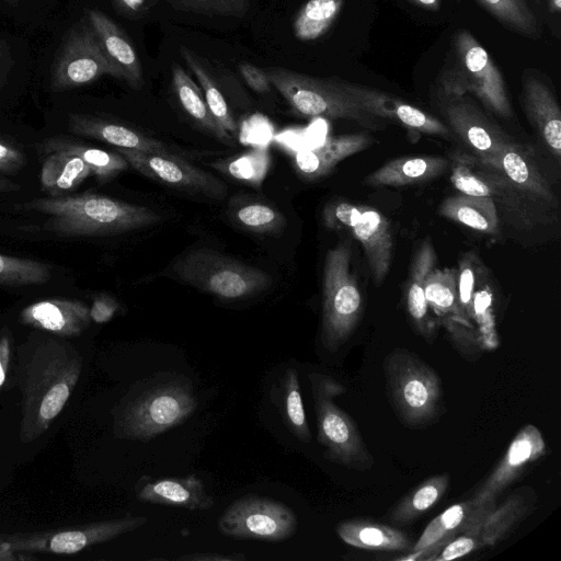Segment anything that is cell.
Here are the masks:
<instances>
[{
	"label": "cell",
	"instance_id": "cell-1",
	"mask_svg": "<svg viewBox=\"0 0 561 561\" xmlns=\"http://www.w3.org/2000/svg\"><path fill=\"white\" fill-rule=\"evenodd\" d=\"M81 370V355L65 341L45 337L21 347L18 377L22 443L37 439L49 428L70 399Z\"/></svg>",
	"mask_w": 561,
	"mask_h": 561
},
{
	"label": "cell",
	"instance_id": "cell-2",
	"mask_svg": "<svg viewBox=\"0 0 561 561\" xmlns=\"http://www.w3.org/2000/svg\"><path fill=\"white\" fill-rule=\"evenodd\" d=\"M192 381L159 373L134 385L114 410V433L122 439L148 442L184 423L196 410Z\"/></svg>",
	"mask_w": 561,
	"mask_h": 561
},
{
	"label": "cell",
	"instance_id": "cell-3",
	"mask_svg": "<svg viewBox=\"0 0 561 561\" xmlns=\"http://www.w3.org/2000/svg\"><path fill=\"white\" fill-rule=\"evenodd\" d=\"M21 208L47 215L44 228L61 237L121 234L157 225L162 219L149 207L90 192L34 198Z\"/></svg>",
	"mask_w": 561,
	"mask_h": 561
},
{
	"label": "cell",
	"instance_id": "cell-4",
	"mask_svg": "<svg viewBox=\"0 0 561 561\" xmlns=\"http://www.w3.org/2000/svg\"><path fill=\"white\" fill-rule=\"evenodd\" d=\"M391 405L409 427L431 424L442 412L443 387L437 373L413 352L394 348L383 359Z\"/></svg>",
	"mask_w": 561,
	"mask_h": 561
},
{
	"label": "cell",
	"instance_id": "cell-5",
	"mask_svg": "<svg viewBox=\"0 0 561 561\" xmlns=\"http://www.w3.org/2000/svg\"><path fill=\"white\" fill-rule=\"evenodd\" d=\"M168 270L172 277L225 300L252 297L272 284L263 270L207 248L184 252Z\"/></svg>",
	"mask_w": 561,
	"mask_h": 561
},
{
	"label": "cell",
	"instance_id": "cell-6",
	"mask_svg": "<svg viewBox=\"0 0 561 561\" xmlns=\"http://www.w3.org/2000/svg\"><path fill=\"white\" fill-rule=\"evenodd\" d=\"M264 71L299 116L348 119L368 129L382 127L380 118L365 112L342 89L340 78L313 77L285 67H267Z\"/></svg>",
	"mask_w": 561,
	"mask_h": 561
},
{
	"label": "cell",
	"instance_id": "cell-7",
	"mask_svg": "<svg viewBox=\"0 0 561 561\" xmlns=\"http://www.w3.org/2000/svg\"><path fill=\"white\" fill-rule=\"evenodd\" d=\"M453 60L439 77L443 95L472 94L495 114L508 118L512 105L501 70L467 30L454 37Z\"/></svg>",
	"mask_w": 561,
	"mask_h": 561
},
{
	"label": "cell",
	"instance_id": "cell-8",
	"mask_svg": "<svg viewBox=\"0 0 561 561\" xmlns=\"http://www.w3.org/2000/svg\"><path fill=\"white\" fill-rule=\"evenodd\" d=\"M350 241L327 252L322 279L321 341L330 352L339 350L352 336L363 312V298L351 271Z\"/></svg>",
	"mask_w": 561,
	"mask_h": 561
},
{
	"label": "cell",
	"instance_id": "cell-9",
	"mask_svg": "<svg viewBox=\"0 0 561 561\" xmlns=\"http://www.w3.org/2000/svg\"><path fill=\"white\" fill-rule=\"evenodd\" d=\"M309 380L317 416L318 442L324 448V457L351 469H370L374 457L355 422L334 402L335 397L345 392L344 386L318 373L309 374Z\"/></svg>",
	"mask_w": 561,
	"mask_h": 561
},
{
	"label": "cell",
	"instance_id": "cell-10",
	"mask_svg": "<svg viewBox=\"0 0 561 561\" xmlns=\"http://www.w3.org/2000/svg\"><path fill=\"white\" fill-rule=\"evenodd\" d=\"M147 522L145 516L126 514L67 528L0 534V543L22 553L76 554L133 531Z\"/></svg>",
	"mask_w": 561,
	"mask_h": 561
},
{
	"label": "cell",
	"instance_id": "cell-11",
	"mask_svg": "<svg viewBox=\"0 0 561 561\" xmlns=\"http://www.w3.org/2000/svg\"><path fill=\"white\" fill-rule=\"evenodd\" d=\"M324 225L347 231L360 242L374 279L379 286L388 275L393 240L387 218L377 209L345 201H335L323 210Z\"/></svg>",
	"mask_w": 561,
	"mask_h": 561
},
{
	"label": "cell",
	"instance_id": "cell-12",
	"mask_svg": "<svg viewBox=\"0 0 561 561\" xmlns=\"http://www.w3.org/2000/svg\"><path fill=\"white\" fill-rule=\"evenodd\" d=\"M297 516L287 505L254 494L234 501L218 520L219 531L236 539L283 541L296 533Z\"/></svg>",
	"mask_w": 561,
	"mask_h": 561
},
{
	"label": "cell",
	"instance_id": "cell-13",
	"mask_svg": "<svg viewBox=\"0 0 561 561\" xmlns=\"http://www.w3.org/2000/svg\"><path fill=\"white\" fill-rule=\"evenodd\" d=\"M128 164L140 174L181 190L224 198L227 186L211 173L204 171L181 156L142 152L116 148Z\"/></svg>",
	"mask_w": 561,
	"mask_h": 561
},
{
	"label": "cell",
	"instance_id": "cell-14",
	"mask_svg": "<svg viewBox=\"0 0 561 561\" xmlns=\"http://www.w3.org/2000/svg\"><path fill=\"white\" fill-rule=\"evenodd\" d=\"M112 68L89 23L75 27L66 38L51 76L55 90H69L90 83Z\"/></svg>",
	"mask_w": 561,
	"mask_h": 561
},
{
	"label": "cell",
	"instance_id": "cell-15",
	"mask_svg": "<svg viewBox=\"0 0 561 561\" xmlns=\"http://www.w3.org/2000/svg\"><path fill=\"white\" fill-rule=\"evenodd\" d=\"M440 111L456 136L480 158L501 150L511 140L465 95H443Z\"/></svg>",
	"mask_w": 561,
	"mask_h": 561
},
{
	"label": "cell",
	"instance_id": "cell-16",
	"mask_svg": "<svg viewBox=\"0 0 561 561\" xmlns=\"http://www.w3.org/2000/svg\"><path fill=\"white\" fill-rule=\"evenodd\" d=\"M546 453V442L538 427L523 426L511 442L499 465L471 497L476 506L495 503L496 496L510 486L524 470Z\"/></svg>",
	"mask_w": 561,
	"mask_h": 561
},
{
	"label": "cell",
	"instance_id": "cell-17",
	"mask_svg": "<svg viewBox=\"0 0 561 561\" xmlns=\"http://www.w3.org/2000/svg\"><path fill=\"white\" fill-rule=\"evenodd\" d=\"M342 89L365 112L422 134L449 137V128L435 116L382 91L340 79Z\"/></svg>",
	"mask_w": 561,
	"mask_h": 561
},
{
	"label": "cell",
	"instance_id": "cell-18",
	"mask_svg": "<svg viewBox=\"0 0 561 561\" xmlns=\"http://www.w3.org/2000/svg\"><path fill=\"white\" fill-rule=\"evenodd\" d=\"M88 23L112 68V77L123 80L133 89H140L144 85L142 68L128 36L99 10L88 11Z\"/></svg>",
	"mask_w": 561,
	"mask_h": 561
},
{
	"label": "cell",
	"instance_id": "cell-19",
	"mask_svg": "<svg viewBox=\"0 0 561 561\" xmlns=\"http://www.w3.org/2000/svg\"><path fill=\"white\" fill-rule=\"evenodd\" d=\"M136 494L140 502L188 511H207L214 506V499L195 474L183 478L142 477L137 482Z\"/></svg>",
	"mask_w": 561,
	"mask_h": 561
},
{
	"label": "cell",
	"instance_id": "cell-20",
	"mask_svg": "<svg viewBox=\"0 0 561 561\" xmlns=\"http://www.w3.org/2000/svg\"><path fill=\"white\" fill-rule=\"evenodd\" d=\"M477 161L499 172L503 178L525 193L542 202L553 204L556 195L541 175L537 164L520 146L510 141L497 152L477 157Z\"/></svg>",
	"mask_w": 561,
	"mask_h": 561
},
{
	"label": "cell",
	"instance_id": "cell-21",
	"mask_svg": "<svg viewBox=\"0 0 561 561\" xmlns=\"http://www.w3.org/2000/svg\"><path fill=\"white\" fill-rule=\"evenodd\" d=\"M25 325L59 336H78L91 322L90 308L80 300L53 298L36 301L20 314Z\"/></svg>",
	"mask_w": 561,
	"mask_h": 561
},
{
	"label": "cell",
	"instance_id": "cell-22",
	"mask_svg": "<svg viewBox=\"0 0 561 561\" xmlns=\"http://www.w3.org/2000/svg\"><path fill=\"white\" fill-rule=\"evenodd\" d=\"M69 129L77 135L101 140L115 148L181 157L186 156L181 150L153 137H149L137 129L94 116L70 115Z\"/></svg>",
	"mask_w": 561,
	"mask_h": 561
},
{
	"label": "cell",
	"instance_id": "cell-23",
	"mask_svg": "<svg viewBox=\"0 0 561 561\" xmlns=\"http://www.w3.org/2000/svg\"><path fill=\"white\" fill-rule=\"evenodd\" d=\"M522 100L529 121L550 152L560 160L561 111L554 94L541 80L526 75L522 80Z\"/></svg>",
	"mask_w": 561,
	"mask_h": 561
},
{
	"label": "cell",
	"instance_id": "cell-24",
	"mask_svg": "<svg viewBox=\"0 0 561 561\" xmlns=\"http://www.w3.org/2000/svg\"><path fill=\"white\" fill-rule=\"evenodd\" d=\"M371 137L365 133L328 137L317 147L294 153L297 172L307 180H317L329 174L341 161L368 148Z\"/></svg>",
	"mask_w": 561,
	"mask_h": 561
},
{
	"label": "cell",
	"instance_id": "cell-25",
	"mask_svg": "<svg viewBox=\"0 0 561 561\" xmlns=\"http://www.w3.org/2000/svg\"><path fill=\"white\" fill-rule=\"evenodd\" d=\"M437 256L431 239L424 240L415 252L407 288V310L413 327L425 340L431 341L435 333V323L430 316V306L424 287L428 273L435 267Z\"/></svg>",
	"mask_w": 561,
	"mask_h": 561
},
{
	"label": "cell",
	"instance_id": "cell-26",
	"mask_svg": "<svg viewBox=\"0 0 561 561\" xmlns=\"http://www.w3.org/2000/svg\"><path fill=\"white\" fill-rule=\"evenodd\" d=\"M339 537L347 545L371 551H410L412 541L407 533L364 518L341 522L336 526Z\"/></svg>",
	"mask_w": 561,
	"mask_h": 561
},
{
	"label": "cell",
	"instance_id": "cell-27",
	"mask_svg": "<svg viewBox=\"0 0 561 561\" xmlns=\"http://www.w3.org/2000/svg\"><path fill=\"white\" fill-rule=\"evenodd\" d=\"M449 162L435 156L404 157L391 160L365 178L370 186H402L428 182L442 175Z\"/></svg>",
	"mask_w": 561,
	"mask_h": 561
},
{
	"label": "cell",
	"instance_id": "cell-28",
	"mask_svg": "<svg viewBox=\"0 0 561 561\" xmlns=\"http://www.w3.org/2000/svg\"><path fill=\"white\" fill-rule=\"evenodd\" d=\"M474 506L471 499L451 505L433 518L407 556L399 560H434L440 550L460 531Z\"/></svg>",
	"mask_w": 561,
	"mask_h": 561
},
{
	"label": "cell",
	"instance_id": "cell-29",
	"mask_svg": "<svg viewBox=\"0 0 561 561\" xmlns=\"http://www.w3.org/2000/svg\"><path fill=\"white\" fill-rule=\"evenodd\" d=\"M537 503V493L529 485L513 491L500 506L489 513L480 535L481 546H495L505 539L530 515Z\"/></svg>",
	"mask_w": 561,
	"mask_h": 561
},
{
	"label": "cell",
	"instance_id": "cell-30",
	"mask_svg": "<svg viewBox=\"0 0 561 561\" xmlns=\"http://www.w3.org/2000/svg\"><path fill=\"white\" fill-rule=\"evenodd\" d=\"M439 214L453 221L484 233H495L499 216L492 197L458 194L447 197L439 206Z\"/></svg>",
	"mask_w": 561,
	"mask_h": 561
},
{
	"label": "cell",
	"instance_id": "cell-31",
	"mask_svg": "<svg viewBox=\"0 0 561 561\" xmlns=\"http://www.w3.org/2000/svg\"><path fill=\"white\" fill-rule=\"evenodd\" d=\"M42 152H67L79 157L100 182H107L128 168L126 159L117 151L89 147L65 138H49L38 145Z\"/></svg>",
	"mask_w": 561,
	"mask_h": 561
},
{
	"label": "cell",
	"instance_id": "cell-32",
	"mask_svg": "<svg viewBox=\"0 0 561 561\" xmlns=\"http://www.w3.org/2000/svg\"><path fill=\"white\" fill-rule=\"evenodd\" d=\"M447 472L435 474L422 481L407 493L389 512L388 519L396 526H404L419 519L430 511L449 488Z\"/></svg>",
	"mask_w": 561,
	"mask_h": 561
},
{
	"label": "cell",
	"instance_id": "cell-33",
	"mask_svg": "<svg viewBox=\"0 0 561 561\" xmlns=\"http://www.w3.org/2000/svg\"><path fill=\"white\" fill-rule=\"evenodd\" d=\"M172 85L182 107L196 124L228 146H233V137L211 116L201 88L179 65L172 68Z\"/></svg>",
	"mask_w": 561,
	"mask_h": 561
},
{
	"label": "cell",
	"instance_id": "cell-34",
	"mask_svg": "<svg viewBox=\"0 0 561 561\" xmlns=\"http://www.w3.org/2000/svg\"><path fill=\"white\" fill-rule=\"evenodd\" d=\"M91 174L90 168L79 157L67 152H53L47 154L43 163L41 183L50 196H61Z\"/></svg>",
	"mask_w": 561,
	"mask_h": 561
},
{
	"label": "cell",
	"instance_id": "cell-35",
	"mask_svg": "<svg viewBox=\"0 0 561 561\" xmlns=\"http://www.w3.org/2000/svg\"><path fill=\"white\" fill-rule=\"evenodd\" d=\"M271 164L267 145L254 146L250 150L210 163V167L227 176L260 187L265 180Z\"/></svg>",
	"mask_w": 561,
	"mask_h": 561
},
{
	"label": "cell",
	"instance_id": "cell-36",
	"mask_svg": "<svg viewBox=\"0 0 561 561\" xmlns=\"http://www.w3.org/2000/svg\"><path fill=\"white\" fill-rule=\"evenodd\" d=\"M344 0H308L293 22L296 38L301 42L323 36L342 11Z\"/></svg>",
	"mask_w": 561,
	"mask_h": 561
},
{
	"label": "cell",
	"instance_id": "cell-37",
	"mask_svg": "<svg viewBox=\"0 0 561 561\" xmlns=\"http://www.w3.org/2000/svg\"><path fill=\"white\" fill-rule=\"evenodd\" d=\"M181 55L198 80L211 116L227 133L234 137L238 133V126L216 81L192 50L183 46L181 47Z\"/></svg>",
	"mask_w": 561,
	"mask_h": 561
},
{
	"label": "cell",
	"instance_id": "cell-38",
	"mask_svg": "<svg viewBox=\"0 0 561 561\" xmlns=\"http://www.w3.org/2000/svg\"><path fill=\"white\" fill-rule=\"evenodd\" d=\"M502 25L525 37L537 39L541 28L528 0H476Z\"/></svg>",
	"mask_w": 561,
	"mask_h": 561
},
{
	"label": "cell",
	"instance_id": "cell-39",
	"mask_svg": "<svg viewBox=\"0 0 561 561\" xmlns=\"http://www.w3.org/2000/svg\"><path fill=\"white\" fill-rule=\"evenodd\" d=\"M279 410L284 424L302 443L311 440L297 370L288 368L279 383Z\"/></svg>",
	"mask_w": 561,
	"mask_h": 561
},
{
	"label": "cell",
	"instance_id": "cell-40",
	"mask_svg": "<svg viewBox=\"0 0 561 561\" xmlns=\"http://www.w3.org/2000/svg\"><path fill=\"white\" fill-rule=\"evenodd\" d=\"M51 270L45 263L0 253V284L24 286L45 284Z\"/></svg>",
	"mask_w": 561,
	"mask_h": 561
},
{
	"label": "cell",
	"instance_id": "cell-41",
	"mask_svg": "<svg viewBox=\"0 0 561 561\" xmlns=\"http://www.w3.org/2000/svg\"><path fill=\"white\" fill-rule=\"evenodd\" d=\"M233 218L241 227L257 234H276L286 226L280 211L259 202L240 205L233 211Z\"/></svg>",
	"mask_w": 561,
	"mask_h": 561
},
{
	"label": "cell",
	"instance_id": "cell-42",
	"mask_svg": "<svg viewBox=\"0 0 561 561\" xmlns=\"http://www.w3.org/2000/svg\"><path fill=\"white\" fill-rule=\"evenodd\" d=\"M472 319L479 328L478 334L483 350H492L497 346L499 340L494 328L492 310V290L489 285L482 283L474 290L472 302Z\"/></svg>",
	"mask_w": 561,
	"mask_h": 561
},
{
	"label": "cell",
	"instance_id": "cell-43",
	"mask_svg": "<svg viewBox=\"0 0 561 561\" xmlns=\"http://www.w3.org/2000/svg\"><path fill=\"white\" fill-rule=\"evenodd\" d=\"M176 10L206 15L242 18L250 0H165Z\"/></svg>",
	"mask_w": 561,
	"mask_h": 561
},
{
	"label": "cell",
	"instance_id": "cell-44",
	"mask_svg": "<svg viewBox=\"0 0 561 561\" xmlns=\"http://www.w3.org/2000/svg\"><path fill=\"white\" fill-rule=\"evenodd\" d=\"M450 181L461 194L485 197H492L493 195L489 182L479 172L473 171L463 160L453 164Z\"/></svg>",
	"mask_w": 561,
	"mask_h": 561
},
{
	"label": "cell",
	"instance_id": "cell-45",
	"mask_svg": "<svg viewBox=\"0 0 561 561\" xmlns=\"http://www.w3.org/2000/svg\"><path fill=\"white\" fill-rule=\"evenodd\" d=\"M481 547V542L478 538L458 534L453 540H450L436 556L435 561H449L463 556L469 554L473 550Z\"/></svg>",
	"mask_w": 561,
	"mask_h": 561
},
{
	"label": "cell",
	"instance_id": "cell-46",
	"mask_svg": "<svg viewBox=\"0 0 561 561\" xmlns=\"http://www.w3.org/2000/svg\"><path fill=\"white\" fill-rule=\"evenodd\" d=\"M273 137V128L268 122L249 121L241 127L239 140L243 145H267Z\"/></svg>",
	"mask_w": 561,
	"mask_h": 561
},
{
	"label": "cell",
	"instance_id": "cell-47",
	"mask_svg": "<svg viewBox=\"0 0 561 561\" xmlns=\"http://www.w3.org/2000/svg\"><path fill=\"white\" fill-rule=\"evenodd\" d=\"M238 68L245 83L256 93H267L273 88L264 69L249 62H242Z\"/></svg>",
	"mask_w": 561,
	"mask_h": 561
},
{
	"label": "cell",
	"instance_id": "cell-48",
	"mask_svg": "<svg viewBox=\"0 0 561 561\" xmlns=\"http://www.w3.org/2000/svg\"><path fill=\"white\" fill-rule=\"evenodd\" d=\"M118 302L106 294L98 295L90 308V318L96 323L108 322L117 312Z\"/></svg>",
	"mask_w": 561,
	"mask_h": 561
},
{
	"label": "cell",
	"instance_id": "cell-49",
	"mask_svg": "<svg viewBox=\"0 0 561 561\" xmlns=\"http://www.w3.org/2000/svg\"><path fill=\"white\" fill-rule=\"evenodd\" d=\"M23 164V153L18 148L0 138V171L14 172L22 168Z\"/></svg>",
	"mask_w": 561,
	"mask_h": 561
},
{
	"label": "cell",
	"instance_id": "cell-50",
	"mask_svg": "<svg viewBox=\"0 0 561 561\" xmlns=\"http://www.w3.org/2000/svg\"><path fill=\"white\" fill-rule=\"evenodd\" d=\"M12 335L4 330L0 333V391L4 388L12 359Z\"/></svg>",
	"mask_w": 561,
	"mask_h": 561
},
{
	"label": "cell",
	"instance_id": "cell-51",
	"mask_svg": "<svg viewBox=\"0 0 561 561\" xmlns=\"http://www.w3.org/2000/svg\"><path fill=\"white\" fill-rule=\"evenodd\" d=\"M179 560H187V561H244L245 556L242 553H233V554H224L219 552H199V553H191L185 554L179 558Z\"/></svg>",
	"mask_w": 561,
	"mask_h": 561
},
{
	"label": "cell",
	"instance_id": "cell-52",
	"mask_svg": "<svg viewBox=\"0 0 561 561\" xmlns=\"http://www.w3.org/2000/svg\"><path fill=\"white\" fill-rule=\"evenodd\" d=\"M34 559H36V557L32 553L16 552L10 547L0 543V561H26Z\"/></svg>",
	"mask_w": 561,
	"mask_h": 561
},
{
	"label": "cell",
	"instance_id": "cell-53",
	"mask_svg": "<svg viewBox=\"0 0 561 561\" xmlns=\"http://www.w3.org/2000/svg\"><path fill=\"white\" fill-rule=\"evenodd\" d=\"M118 5L129 13H137L145 7L146 0H116Z\"/></svg>",
	"mask_w": 561,
	"mask_h": 561
},
{
	"label": "cell",
	"instance_id": "cell-54",
	"mask_svg": "<svg viewBox=\"0 0 561 561\" xmlns=\"http://www.w3.org/2000/svg\"><path fill=\"white\" fill-rule=\"evenodd\" d=\"M411 3L431 11H436L440 8L442 0H408Z\"/></svg>",
	"mask_w": 561,
	"mask_h": 561
},
{
	"label": "cell",
	"instance_id": "cell-55",
	"mask_svg": "<svg viewBox=\"0 0 561 561\" xmlns=\"http://www.w3.org/2000/svg\"><path fill=\"white\" fill-rule=\"evenodd\" d=\"M15 190H19V185H16L3 178H0V192H10V191H15Z\"/></svg>",
	"mask_w": 561,
	"mask_h": 561
},
{
	"label": "cell",
	"instance_id": "cell-56",
	"mask_svg": "<svg viewBox=\"0 0 561 561\" xmlns=\"http://www.w3.org/2000/svg\"><path fill=\"white\" fill-rule=\"evenodd\" d=\"M548 8L551 13H558L561 10V0H549Z\"/></svg>",
	"mask_w": 561,
	"mask_h": 561
}]
</instances>
